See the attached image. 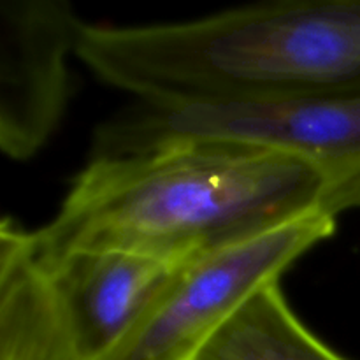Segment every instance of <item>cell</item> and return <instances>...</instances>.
Here are the masks:
<instances>
[{
	"instance_id": "obj_1",
	"label": "cell",
	"mask_w": 360,
	"mask_h": 360,
	"mask_svg": "<svg viewBox=\"0 0 360 360\" xmlns=\"http://www.w3.org/2000/svg\"><path fill=\"white\" fill-rule=\"evenodd\" d=\"M338 218L330 181L301 158L231 143L91 157L55 217L32 231L39 266L86 252L186 264L309 214Z\"/></svg>"
},
{
	"instance_id": "obj_2",
	"label": "cell",
	"mask_w": 360,
	"mask_h": 360,
	"mask_svg": "<svg viewBox=\"0 0 360 360\" xmlns=\"http://www.w3.org/2000/svg\"><path fill=\"white\" fill-rule=\"evenodd\" d=\"M77 58L143 102L360 94V0L250 4L171 23H84Z\"/></svg>"
},
{
	"instance_id": "obj_3",
	"label": "cell",
	"mask_w": 360,
	"mask_h": 360,
	"mask_svg": "<svg viewBox=\"0 0 360 360\" xmlns=\"http://www.w3.org/2000/svg\"><path fill=\"white\" fill-rule=\"evenodd\" d=\"M183 143L264 148L329 178L338 214L360 210V94L231 104L136 101L102 123L91 157H125Z\"/></svg>"
},
{
	"instance_id": "obj_4",
	"label": "cell",
	"mask_w": 360,
	"mask_h": 360,
	"mask_svg": "<svg viewBox=\"0 0 360 360\" xmlns=\"http://www.w3.org/2000/svg\"><path fill=\"white\" fill-rule=\"evenodd\" d=\"M336 232V217L309 214L190 260L98 360H197L246 299Z\"/></svg>"
},
{
	"instance_id": "obj_5",
	"label": "cell",
	"mask_w": 360,
	"mask_h": 360,
	"mask_svg": "<svg viewBox=\"0 0 360 360\" xmlns=\"http://www.w3.org/2000/svg\"><path fill=\"white\" fill-rule=\"evenodd\" d=\"M83 25L65 0L0 6V148L11 160L37 155L62 123Z\"/></svg>"
},
{
	"instance_id": "obj_6",
	"label": "cell",
	"mask_w": 360,
	"mask_h": 360,
	"mask_svg": "<svg viewBox=\"0 0 360 360\" xmlns=\"http://www.w3.org/2000/svg\"><path fill=\"white\" fill-rule=\"evenodd\" d=\"M185 264L130 252H86L46 271L86 360L108 354Z\"/></svg>"
},
{
	"instance_id": "obj_7",
	"label": "cell",
	"mask_w": 360,
	"mask_h": 360,
	"mask_svg": "<svg viewBox=\"0 0 360 360\" xmlns=\"http://www.w3.org/2000/svg\"><path fill=\"white\" fill-rule=\"evenodd\" d=\"M0 360H86L35 260L32 231L13 218L0 225Z\"/></svg>"
},
{
	"instance_id": "obj_8",
	"label": "cell",
	"mask_w": 360,
	"mask_h": 360,
	"mask_svg": "<svg viewBox=\"0 0 360 360\" xmlns=\"http://www.w3.org/2000/svg\"><path fill=\"white\" fill-rule=\"evenodd\" d=\"M197 360H348L315 336L269 281L214 334Z\"/></svg>"
}]
</instances>
